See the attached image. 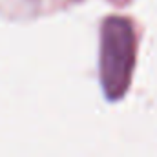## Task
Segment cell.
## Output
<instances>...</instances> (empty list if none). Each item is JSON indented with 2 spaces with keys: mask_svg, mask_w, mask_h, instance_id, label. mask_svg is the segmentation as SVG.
<instances>
[{
  "mask_svg": "<svg viewBox=\"0 0 157 157\" xmlns=\"http://www.w3.org/2000/svg\"><path fill=\"white\" fill-rule=\"evenodd\" d=\"M133 62V35L130 24L112 18L102 29V82L106 93L117 97L124 90Z\"/></svg>",
  "mask_w": 157,
  "mask_h": 157,
  "instance_id": "obj_1",
  "label": "cell"
}]
</instances>
